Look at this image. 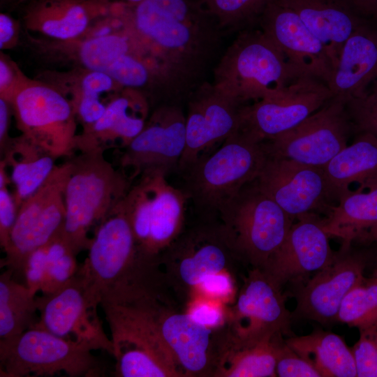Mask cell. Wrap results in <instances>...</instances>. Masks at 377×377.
Returning a JSON list of instances; mask_svg holds the SVG:
<instances>
[{"instance_id": "6da1fadb", "label": "cell", "mask_w": 377, "mask_h": 377, "mask_svg": "<svg viewBox=\"0 0 377 377\" xmlns=\"http://www.w3.org/2000/svg\"><path fill=\"white\" fill-rule=\"evenodd\" d=\"M128 34L154 69L168 103L181 104L221 55L223 33L205 0H143L133 5Z\"/></svg>"}, {"instance_id": "7a4b0ae2", "label": "cell", "mask_w": 377, "mask_h": 377, "mask_svg": "<svg viewBox=\"0 0 377 377\" xmlns=\"http://www.w3.org/2000/svg\"><path fill=\"white\" fill-rule=\"evenodd\" d=\"M87 251L79 270L101 306L156 297L157 261L140 252L123 199L96 226Z\"/></svg>"}, {"instance_id": "3957f363", "label": "cell", "mask_w": 377, "mask_h": 377, "mask_svg": "<svg viewBox=\"0 0 377 377\" xmlns=\"http://www.w3.org/2000/svg\"><path fill=\"white\" fill-rule=\"evenodd\" d=\"M103 152L104 148L98 147L70 158L61 234L77 255L88 249L91 228L109 214L133 184V179L122 169H116Z\"/></svg>"}, {"instance_id": "277c9868", "label": "cell", "mask_w": 377, "mask_h": 377, "mask_svg": "<svg viewBox=\"0 0 377 377\" xmlns=\"http://www.w3.org/2000/svg\"><path fill=\"white\" fill-rule=\"evenodd\" d=\"M213 84L242 104L273 96L305 75L261 29L239 32L212 71Z\"/></svg>"}, {"instance_id": "5b68a950", "label": "cell", "mask_w": 377, "mask_h": 377, "mask_svg": "<svg viewBox=\"0 0 377 377\" xmlns=\"http://www.w3.org/2000/svg\"><path fill=\"white\" fill-rule=\"evenodd\" d=\"M264 144L242 131L232 134L209 154H203L182 173L183 190L206 219L258 177L267 158Z\"/></svg>"}, {"instance_id": "8992f818", "label": "cell", "mask_w": 377, "mask_h": 377, "mask_svg": "<svg viewBox=\"0 0 377 377\" xmlns=\"http://www.w3.org/2000/svg\"><path fill=\"white\" fill-rule=\"evenodd\" d=\"M90 342L57 336L33 327L21 334L0 339V376H50L64 373L71 377L100 376L101 363Z\"/></svg>"}, {"instance_id": "52a82bcc", "label": "cell", "mask_w": 377, "mask_h": 377, "mask_svg": "<svg viewBox=\"0 0 377 377\" xmlns=\"http://www.w3.org/2000/svg\"><path fill=\"white\" fill-rule=\"evenodd\" d=\"M166 175L161 170L141 174L123 198L140 252L156 261L182 233L188 201Z\"/></svg>"}, {"instance_id": "ba28073f", "label": "cell", "mask_w": 377, "mask_h": 377, "mask_svg": "<svg viewBox=\"0 0 377 377\" xmlns=\"http://www.w3.org/2000/svg\"><path fill=\"white\" fill-rule=\"evenodd\" d=\"M219 215L239 257L259 268L279 249L295 221L256 179L245 185Z\"/></svg>"}, {"instance_id": "9c48e42d", "label": "cell", "mask_w": 377, "mask_h": 377, "mask_svg": "<svg viewBox=\"0 0 377 377\" xmlns=\"http://www.w3.org/2000/svg\"><path fill=\"white\" fill-rule=\"evenodd\" d=\"M70 158L56 165L42 186L20 206L1 267L22 276L29 256L61 231L66 215L64 189Z\"/></svg>"}, {"instance_id": "30bf717a", "label": "cell", "mask_w": 377, "mask_h": 377, "mask_svg": "<svg viewBox=\"0 0 377 377\" xmlns=\"http://www.w3.org/2000/svg\"><path fill=\"white\" fill-rule=\"evenodd\" d=\"M21 138L54 158L73 156L77 149L75 110L50 87L25 83L10 102Z\"/></svg>"}, {"instance_id": "8fae6325", "label": "cell", "mask_w": 377, "mask_h": 377, "mask_svg": "<svg viewBox=\"0 0 377 377\" xmlns=\"http://www.w3.org/2000/svg\"><path fill=\"white\" fill-rule=\"evenodd\" d=\"M352 130L346 103L332 98L302 123L263 144L267 156L323 168L348 145Z\"/></svg>"}, {"instance_id": "7c38bea8", "label": "cell", "mask_w": 377, "mask_h": 377, "mask_svg": "<svg viewBox=\"0 0 377 377\" xmlns=\"http://www.w3.org/2000/svg\"><path fill=\"white\" fill-rule=\"evenodd\" d=\"M256 182L294 221L310 212L327 216L340 199L322 168L290 159L267 156Z\"/></svg>"}, {"instance_id": "4fadbf2b", "label": "cell", "mask_w": 377, "mask_h": 377, "mask_svg": "<svg viewBox=\"0 0 377 377\" xmlns=\"http://www.w3.org/2000/svg\"><path fill=\"white\" fill-rule=\"evenodd\" d=\"M38 318L34 327L57 336L95 344L113 353V343L98 315L99 300L78 269L56 291L36 297Z\"/></svg>"}, {"instance_id": "5bb4252c", "label": "cell", "mask_w": 377, "mask_h": 377, "mask_svg": "<svg viewBox=\"0 0 377 377\" xmlns=\"http://www.w3.org/2000/svg\"><path fill=\"white\" fill-rule=\"evenodd\" d=\"M332 98L324 82L302 76L279 93L245 105L239 131L263 142L295 127Z\"/></svg>"}, {"instance_id": "9a60e30c", "label": "cell", "mask_w": 377, "mask_h": 377, "mask_svg": "<svg viewBox=\"0 0 377 377\" xmlns=\"http://www.w3.org/2000/svg\"><path fill=\"white\" fill-rule=\"evenodd\" d=\"M186 101V145L177 170L180 172L215 144L239 131L245 105L208 81L192 91Z\"/></svg>"}, {"instance_id": "2e32d148", "label": "cell", "mask_w": 377, "mask_h": 377, "mask_svg": "<svg viewBox=\"0 0 377 377\" xmlns=\"http://www.w3.org/2000/svg\"><path fill=\"white\" fill-rule=\"evenodd\" d=\"M186 145V114L181 104L165 103L155 110L142 131L124 147L119 163L131 169V179L161 170H177Z\"/></svg>"}, {"instance_id": "e0dca14e", "label": "cell", "mask_w": 377, "mask_h": 377, "mask_svg": "<svg viewBox=\"0 0 377 377\" xmlns=\"http://www.w3.org/2000/svg\"><path fill=\"white\" fill-rule=\"evenodd\" d=\"M291 317L281 288L256 267L246 279L231 313L232 337L251 343L277 335H291Z\"/></svg>"}, {"instance_id": "ac0fdd59", "label": "cell", "mask_w": 377, "mask_h": 377, "mask_svg": "<svg viewBox=\"0 0 377 377\" xmlns=\"http://www.w3.org/2000/svg\"><path fill=\"white\" fill-rule=\"evenodd\" d=\"M366 261L353 251L351 245L342 244L327 266L312 275L295 291L297 304L293 316L327 324L337 320L340 305L346 295L365 278Z\"/></svg>"}, {"instance_id": "d6986e66", "label": "cell", "mask_w": 377, "mask_h": 377, "mask_svg": "<svg viewBox=\"0 0 377 377\" xmlns=\"http://www.w3.org/2000/svg\"><path fill=\"white\" fill-rule=\"evenodd\" d=\"M295 221L281 246L260 268L280 288L300 283L330 263L335 253L318 214L306 213Z\"/></svg>"}, {"instance_id": "ffe728a7", "label": "cell", "mask_w": 377, "mask_h": 377, "mask_svg": "<svg viewBox=\"0 0 377 377\" xmlns=\"http://www.w3.org/2000/svg\"><path fill=\"white\" fill-rule=\"evenodd\" d=\"M207 220L181 233L163 253V258L177 267L182 283L194 288L205 276L227 271L232 259L239 258L223 224Z\"/></svg>"}, {"instance_id": "44dd1931", "label": "cell", "mask_w": 377, "mask_h": 377, "mask_svg": "<svg viewBox=\"0 0 377 377\" xmlns=\"http://www.w3.org/2000/svg\"><path fill=\"white\" fill-rule=\"evenodd\" d=\"M258 24L295 66L305 75L328 84L334 68L327 51L294 10L274 0L265 9Z\"/></svg>"}, {"instance_id": "7402d4cb", "label": "cell", "mask_w": 377, "mask_h": 377, "mask_svg": "<svg viewBox=\"0 0 377 377\" xmlns=\"http://www.w3.org/2000/svg\"><path fill=\"white\" fill-rule=\"evenodd\" d=\"M156 323L160 335L182 376L208 374L214 360L212 330L195 323L187 313L166 312L159 306Z\"/></svg>"}, {"instance_id": "603a6c76", "label": "cell", "mask_w": 377, "mask_h": 377, "mask_svg": "<svg viewBox=\"0 0 377 377\" xmlns=\"http://www.w3.org/2000/svg\"><path fill=\"white\" fill-rule=\"evenodd\" d=\"M377 80V28L365 22L347 39L327 86L345 103Z\"/></svg>"}, {"instance_id": "cb8c5ba5", "label": "cell", "mask_w": 377, "mask_h": 377, "mask_svg": "<svg viewBox=\"0 0 377 377\" xmlns=\"http://www.w3.org/2000/svg\"><path fill=\"white\" fill-rule=\"evenodd\" d=\"M279 1L294 10L320 41L334 71L346 41L364 22L362 17L343 0Z\"/></svg>"}, {"instance_id": "d4e9b609", "label": "cell", "mask_w": 377, "mask_h": 377, "mask_svg": "<svg viewBox=\"0 0 377 377\" xmlns=\"http://www.w3.org/2000/svg\"><path fill=\"white\" fill-rule=\"evenodd\" d=\"M147 114L148 104L140 94L114 98L106 106L102 117L77 135V149L103 147V144L117 140L125 147L142 131Z\"/></svg>"}, {"instance_id": "484cf974", "label": "cell", "mask_w": 377, "mask_h": 377, "mask_svg": "<svg viewBox=\"0 0 377 377\" xmlns=\"http://www.w3.org/2000/svg\"><path fill=\"white\" fill-rule=\"evenodd\" d=\"M323 229L330 236L351 245L354 241L377 240V187L364 192L350 191L341 197L323 219Z\"/></svg>"}, {"instance_id": "4316f807", "label": "cell", "mask_w": 377, "mask_h": 377, "mask_svg": "<svg viewBox=\"0 0 377 377\" xmlns=\"http://www.w3.org/2000/svg\"><path fill=\"white\" fill-rule=\"evenodd\" d=\"M325 176L339 193L340 198L350 191L352 183L359 184L360 190L377 187V137L370 133H358L350 145H347L323 168Z\"/></svg>"}, {"instance_id": "83f0119b", "label": "cell", "mask_w": 377, "mask_h": 377, "mask_svg": "<svg viewBox=\"0 0 377 377\" xmlns=\"http://www.w3.org/2000/svg\"><path fill=\"white\" fill-rule=\"evenodd\" d=\"M285 341L310 362L321 377L357 376L352 350L334 333L315 330L308 335L291 336Z\"/></svg>"}, {"instance_id": "f1b7e54d", "label": "cell", "mask_w": 377, "mask_h": 377, "mask_svg": "<svg viewBox=\"0 0 377 377\" xmlns=\"http://www.w3.org/2000/svg\"><path fill=\"white\" fill-rule=\"evenodd\" d=\"M280 336L251 343L232 337L220 352L216 374L225 377H272L276 375L277 340Z\"/></svg>"}, {"instance_id": "f546056e", "label": "cell", "mask_w": 377, "mask_h": 377, "mask_svg": "<svg viewBox=\"0 0 377 377\" xmlns=\"http://www.w3.org/2000/svg\"><path fill=\"white\" fill-rule=\"evenodd\" d=\"M26 18L45 35L66 40L87 29L89 14L81 0H38L29 6Z\"/></svg>"}, {"instance_id": "4dcf8cb0", "label": "cell", "mask_w": 377, "mask_h": 377, "mask_svg": "<svg viewBox=\"0 0 377 377\" xmlns=\"http://www.w3.org/2000/svg\"><path fill=\"white\" fill-rule=\"evenodd\" d=\"M14 277L10 269L0 275V339L15 337L38 321L36 294Z\"/></svg>"}, {"instance_id": "1f68e13d", "label": "cell", "mask_w": 377, "mask_h": 377, "mask_svg": "<svg viewBox=\"0 0 377 377\" xmlns=\"http://www.w3.org/2000/svg\"><path fill=\"white\" fill-rule=\"evenodd\" d=\"M113 343L116 376L121 377H168L182 376L176 364L159 353L133 343Z\"/></svg>"}, {"instance_id": "d6a6232c", "label": "cell", "mask_w": 377, "mask_h": 377, "mask_svg": "<svg viewBox=\"0 0 377 377\" xmlns=\"http://www.w3.org/2000/svg\"><path fill=\"white\" fill-rule=\"evenodd\" d=\"M338 321L359 331L377 325V279L372 277L353 288L343 300Z\"/></svg>"}, {"instance_id": "836d02e7", "label": "cell", "mask_w": 377, "mask_h": 377, "mask_svg": "<svg viewBox=\"0 0 377 377\" xmlns=\"http://www.w3.org/2000/svg\"><path fill=\"white\" fill-rule=\"evenodd\" d=\"M45 271L40 290L43 295L52 293L66 283L77 272L76 256L64 238L61 231L44 244Z\"/></svg>"}, {"instance_id": "e575fe53", "label": "cell", "mask_w": 377, "mask_h": 377, "mask_svg": "<svg viewBox=\"0 0 377 377\" xmlns=\"http://www.w3.org/2000/svg\"><path fill=\"white\" fill-rule=\"evenodd\" d=\"M274 0H205L223 32L243 31L258 23L267 6Z\"/></svg>"}, {"instance_id": "d590c367", "label": "cell", "mask_w": 377, "mask_h": 377, "mask_svg": "<svg viewBox=\"0 0 377 377\" xmlns=\"http://www.w3.org/2000/svg\"><path fill=\"white\" fill-rule=\"evenodd\" d=\"M135 48L136 45L128 34L94 36L82 43L80 58L90 71L107 73L109 67L119 57Z\"/></svg>"}, {"instance_id": "8d00e7d4", "label": "cell", "mask_w": 377, "mask_h": 377, "mask_svg": "<svg viewBox=\"0 0 377 377\" xmlns=\"http://www.w3.org/2000/svg\"><path fill=\"white\" fill-rule=\"evenodd\" d=\"M107 73L116 82L132 89L143 87L152 81L160 87L164 98L156 75L137 47L119 57L109 67Z\"/></svg>"}, {"instance_id": "74e56055", "label": "cell", "mask_w": 377, "mask_h": 377, "mask_svg": "<svg viewBox=\"0 0 377 377\" xmlns=\"http://www.w3.org/2000/svg\"><path fill=\"white\" fill-rule=\"evenodd\" d=\"M353 130L377 137V80L360 96L346 103Z\"/></svg>"}, {"instance_id": "f35d334b", "label": "cell", "mask_w": 377, "mask_h": 377, "mask_svg": "<svg viewBox=\"0 0 377 377\" xmlns=\"http://www.w3.org/2000/svg\"><path fill=\"white\" fill-rule=\"evenodd\" d=\"M276 375L279 377H321L314 366L292 349L282 336L277 340Z\"/></svg>"}, {"instance_id": "ab89813d", "label": "cell", "mask_w": 377, "mask_h": 377, "mask_svg": "<svg viewBox=\"0 0 377 377\" xmlns=\"http://www.w3.org/2000/svg\"><path fill=\"white\" fill-rule=\"evenodd\" d=\"M351 350L357 377H377V325L360 330V338Z\"/></svg>"}, {"instance_id": "60d3db41", "label": "cell", "mask_w": 377, "mask_h": 377, "mask_svg": "<svg viewBox=\"0 0 377 377\" xmlns=\"http://www.w3.org/2000/svg\"><path fill=\"white\" fill-rule=\"evenodd\" d=\"M186 313L193 322L210 330L221 327L226 318L221 302L205 297L194 300Z\"/></svg>"}, {"instance_id": "b9f144b4", "label": "cell", "mask_w": 377, "mask_h": 377, "mask_svg": "<svg viewBox=\"0 0 377 377\" xmlns=\"http://www.w3.org/2000/svg\"><path fill=\"white\" fill-rule=\"evenodd\" d=\"M195 289L201 296L221 302L232 296L235 287L230 274L223 271L205 276Z\"/></svg>"}, {"instance_id": "7bdbcfd3", "label": "cell", "mask_w": 377, "mask_h": 377, "mask_svg": "<svg viewBox=\"0 0 377 377\" xmlns=\"http://www.w3.org/2000/svg\"><path fill=\"white\" fill-rule=\"evenodd\" d=\"M18 208L8 185L0 186V245L4 252L17 219Z\"/></svg>"}, {"instance_id": "ee69618b", "label": "cell", "mask_w": 377, "mask_h": 377, "mask_svg": "<svg viewBox=\"0 0 377 377\" xmlns=\"http://www.w3.org/2000/svg\"><path fill=\"white\" fill-rule=\"evenodd\" d=\"M106 106L99 100V96L81 94L75 108L82 121L89 128L95 124L103 114Z\"/></svg>"}, {"instance_id": "f6af8a7d", "label": "cell", "mask_w": 377, "mask_h": 377, "mask_svg": "<svg viewBox=\"0 0 377 377\" xmlns=\"http://www.w3.org/2000/svg\"><path fill=\"white\" fill-rule=\"evenodd\" d=\"M114 80L106 73L91 71L81 82L82 94L99 96L112 89Z\"/></svg>"}, {"instance_id": "bcb514c9", "label": "cell", "mask_w": 377, "mask_h": 377, "mask_svg": "<svg viewBox=\"0 0 377 377\" xmlns=\"http://www.w3.org/2000/svg\"><path fill=\"white\" fill-rule=\"evenodd\" d=\"M13 68L3 59L0 61V92L1 98L12 101L14 96L24 83H21L15 77Z\"/></svg>"}, {"instance_id": "7dc6e473", "label": "cell", "mask_w": 377, "mask_h": 377, "mask_svg": "<svg viewBox=\"0 0 377 377\" xmlns=\"http://www.w3.org/2000/svg\"><path fill=\"white\" fill-rule=\"evenodd\" d=\"M9 102L0 98V149L2 154L8 147L10 140L8 138L10 117Z\"/></svg>"}, {"instance_id": "c3c4849f", "label": "cell", "mask_w": 377, "mask_h": 377, "mask_svg": "<svg viewBox=\"0 0 377 377\" xmlns=\"http://www.w3.org/2000/svg\"><path fill=\"white\" fill-rule=\"evenodd\" d=\"M360 17L377 19V0H343Z\"/></svg>"}, {"instance_id": "681fc988", "label": "cell", "mask_w": 377, "mask_h": 377, "mask_svg": "<svg viewBox=\"0 0 377 377\" xmlns=\"http://www.w3.org/2000/svg\"><path fill=\"white\" fill-rule=\"evenodd\" d=\"M15 25L13 20L7 15H0V47L2 48L14 37Z\"/></svg>"}, {"instance_id": "f907efd6", "label": "cell", "mask_w": 377, "mask_h": 377, "mask_svg": "<svg viewBox=\"0 0 377 377\" xmlns=\"http://www.w3.org/2000/svg\"><path fill=\"white\" fill-rule=\"evenodd\" d=\"M128 2L131 3L132 5H136L139 3L140 2L142 1L143 0H126Z\"/></svg>"}, {"instance_id": "816d5d0a", "label": "cell", "mask_w": 377, "mask_h": 377, "mask_svg": "<svg viewBox=\"0 0 377 377\" xmlns=\"http://www.w3.org/2000/svg\"><path fill=\"white\" fill-rule=\"evenodd\" d=\"M373 277L377 279V269L374 271Z\"/></svg>"}, {"instance_id": "f5cc1de1", "label": "cell", "mask_w": 377, "mask_h": 377, "mask_svg": "<svg viewBox=\"0 0 377 377\" xmlns=\"http://www.w3.org/2000/svg\"><path fill=\"white\" fill-rule=\"evenodd\" d=\"M377 241V240H376Z\"/></svg>"}]
</instances>
